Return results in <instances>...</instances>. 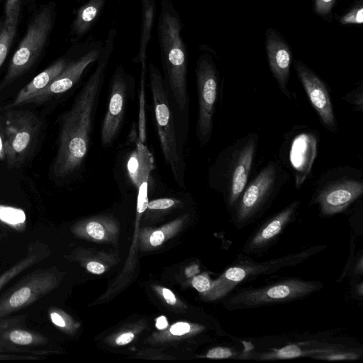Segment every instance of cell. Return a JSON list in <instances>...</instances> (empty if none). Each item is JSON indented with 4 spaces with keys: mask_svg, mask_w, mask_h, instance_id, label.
<instances>
[{
    "mask_svg": "<svg viewBox=\"0 0 363 363\" xmlns=\"http://www.w3.org/2000/svg\"><path fill=\"white\" fill-rule=\"evenodd\" d=\"M133 89L134 78L125 72L123 65H118L110 82L108 104L101 125V140L104 147L111 145L116 138Z\"/></svg>",
    "mask_w": 363,
    "mask_h": 363,
    "instance_id": "cell-15",
    "label": "cell"
},
{
    "mask_svg": "<svg viewBox=\"0 0 363 363\" xmlns=\"http://www.w3.org/2000/svg\"><path fill=\"white\" fill-rule=\"evenodd\" d=\"M6 158L5 155V143L4 140L2 139L0 134V160H3Z\"/></svg>",
    "mask_w": 363,
    "mask_h": 363,
    "instance_id": "cell-44",
    "label": "cell"
},
{
    "mask_svg": "<svg viewBox=\"0 0 363 363\" xmlns=\"http://www.w3.org/2000/svg\"><path fill=\"white\" fill-rule=\"evenodd\" d=\"M168 325L167 321L164 316L159 317L156 320V327L160 329H164Z\"/></svg>",
    "mask_w": 363,
    "mask_h": 363,
    "instance_id": "cell-42",
    "label": "cell"
},
{
    "mask_svg": "<svg viewBox=\"0 0 363 363\" xmlns=\"http://www.w3.org/2000/svg\"><path fill=\"white\" fill-rule=\"evenodd\" d=\"M298 77L323 127L331 133L337 131V121L330 93L325 82L303 62L294 65Z\"/></svg>",
    "mask_w": 363,
    "mask_h": 363,
    "instance_id": "cell-17",
    "label": "cell"
},
{
    "mask_svg": "<svg viewBox=\"0 0 363 363\" xmlns=\"http://www.w3.org/2000/svg\"><path fill=\"white\" fill-rule=\"evenodd\" d=\"M86 233L91 238L96 240H101L105 235L104 227L96 221H91L86 226Z\"/></svg>",
    "mask_w": 363,
    "mask_h": 363,
    "instance_id": "cell-32",
    "label": "cell"
},
{
    "mask_svg": "<svg viewBox=\"0 0 363 363\" xmlns=\"http://www.w3.org/2000/svg\"><path fill=\"white\" fill-rule=\"evenodd\" d=\"M162 295L167 303L174 305L176 303V298L174 294L168 289H162Z\"/></svg>",
    "mask_w": 363,
    "mask_h": 363,
    "instance_id": "cell-41",
    "label": "cell"
},
{
    "mask_svg": "<svg viewBox=\"0 0 363 363\" xmlns=\"http://www.w3.org/2000/svg\"><path fill=\"white\" fill-rule=\"evenodd\" d=\"M20 0H6L5 20L0 31V68L2 66L17 31Z\"/></svg>",
    "mask_w": 363,
    "mask_h": 363,
    "instance_id": "cell-25",
    "label": "cell"
},
{
    "mask_svg": "<svg viewBox=\"0 0 363 363\" xmlns=\"http://www.w3.org/2000/svg\"><path fill=\"white\" fill-rule=\"evenodd\" d=\"M164 240V235L162 231L157 230L152 233L150 238V242L152 246L161 245Z\"/></svg>",
    "mask_w": 363,
    "mask_h": 363,
    "instance_id": "cell-38",
    "label": "cell"
},
{
    "mask_svg": "<svg viewBox=\"0 0 363 363\" xmlns=\"http://www.w3.org/2000/svg\"><path fill=\"white\" fill-rule=\"evenodd\" d=\"M149 182L146 181L138 189V202H137V211L139 213H143L147 207L148 198H147V187Z\"/></svg>",
    "mask_w": 363,
    "mask_h": 363,
    "instance_id": "cell-29",
    "label": "cell"
},
{
    "mask_svg": "<svg viewBox=\"0 0 363 363\" xmlns=\"http://www.w3.org/2000/svg\"><path fill=\"white\" fill-rule=\"evenodd\" d=\"M42 357L25 354H11L0 353V360H35L40 359Z\"/></svg>",
    "mask_w": 363,
    "mask_h": 363,
    "instance_id": "cell-36",
    "label": "cell"
},
{
    "mask_svg": "<svg viewBox=\"0 0 363 363\" xmlns=\"http://www.w3.org/2000/svg\"><path fill=\"white\" fill-rule=\"evenodd\" d=\"M59 283L55 268H39L0 296V318L18 312L48 295Z\"/></svg>",
    "mask_w": 363,
    "mask_h": 363,
    "instance_id": "cell-11",
    "label": "cell"
},
{
    "mask_svg": "<svg viewBox=\"0 0 363 363\" xmlns=\"http://www.w3.org/2000/svg\"><path fill=\"white\" fill-rule=\"evenodd\" d=\"M69 61L61 58L36 75L18 93L13 103L6 108H11L26 102L46 88L67 67Z\"/></svg>",
    "mask_w": 363,
    "mask_h": 363,
    "instance_id": "cell-21",
    "label": "cell"
},
{
    "mask_svg": "<svg viewBox=\"0 0 363 363\" xmlns=\"http://www.w3.org/2000/svg\"><path fill=\"white\" fill-rule=\"evenodd\" d=\"M107 0H87L77 11L72 25V35L84 37L101 16Z\"/></svg>",
    "mask_w": 363,
    "mask_h": 363,
    "instance_id": "cell-24",
    "label": "cell"
},
{
    "mask_svg": "<svg viewBox=\"0 0 363 363\" xmlns=\"http://www.w3.org/2000/svg\"><path fill=\"white\" fill-rule=\"evenodd\" d=\"M103 43L91 39L84 45L82 52L75 60L69 62L65 69L43 90L27 103H43L52 97L69 90L80 79L84 71L99 57Z\"/></svg>",
    "mask_w": 363,
    "mask_h": 363,
    "instance_id": "cell-16",
    "label": "cell"
},
{
    "mask_svg": "<svg viewBox=\"0 0 363 363\" xmlns=\"http://www.w3.org/2000/svg\"><path fill=\"white\" fill-rule=\"evenodd\" d=\"M183 24L172 0H161L157 21L158 41L164 80L177 108L188 112L187 48L182 31Z\"/></svg>",
    "mask_w": 363,
    "mask_h": 363,
    "instance_id": "cell-2",
    "label": "cell"
},
{
    "mask_svg": "<svg viewBox=\"0 0 363 363\" xmlns=\"http://www.w3.org/2000/svg\"><path fill=\"white\" fill-rule=\"evenodd\" d=\"M193 286L199 292L208 291L211 286V284L208 278L203 275H198L192 280Z\"/></svg>",
    "mask_w": 363,
    "mask_h": 363,
    "instance_id": "cell-34",
    "label": "cell"
},
{
    "mask_svg": "<svg viewBox=\"0 0 363 363\" xmlns=\"http://www.w3.org/2000/svg\"><path fill=\"white\" fill-rule=\"evenodd\" d=\"M134 338V335L131 332L125 333L121 335L116 340V342L118 345H124L133 340Z\"/></svg>",
    "mask_w": 363,
    "mask_h": 363,
    "instance_id": "cell-40",
    "label": "cell"
},
{
    "mask_svg": "<svg viewBox=\"0 0 363 363\" xmlns=\"http://www.w3.org/2000/svg\"><path fill=\"white\" fill-rule=\"evenodd\" d=\"M257 133H249L223 149L208 172L209 187L219 192L231 210L247 184L256 157Z\"/></svg>",
    "mask_w": 363,
    "mask_h": 363,
    "instance_id": "cell-3",
    "label": "cell"
},
{
    "mask_svg": "<svg viewBox=\"0 0 363 363\" xmlns=\"http://www.w3.org/2000/svg\"><path fill=\"white\" fill-rule=\"evenodd\" d=\"M301 202L296 200L265 221L246 242L244 251L258 252L269 247L296 217Z\"/></svg>",
    "mask_w": 363,
    "mask_h": 363,
    "instance_id": "cell-18",
    "label": "cell"
},
{
    "mask_svg": "<svg viewBox=\"0 0 363 363\" xmlns=\"http://www.w3.org/2000/svg\"><path fill=\"white\" fill-rule=\"evenodd\" d=\"M290 178L281 163L271 160L247 184L231 209L238 228L258 218L270 206Z\"/></svg>",
    "mask_w": 363,
    "mask_h": 363,
    "instance_id": "cell-6",
    "label": "cell"
},
{
    "mask_svg": "<svg viewBox=\"0 0 363 363\" xmlns=\"http://www.w3.org/2000/svg\"><path fill=\"white\" fill-rule=\"evenodd\" d=\"M190 325L186 323H177L170 328V332L174 335H182L189 333Z\"/></svg>",
    "mask_w": 363,
    "mask_h": 363,
    "instance_id": "cell-37",
    "label": "cell"
},
{
    "mask_svg": "<svg viewBox=\"0 0 363 363\" xmlns=\"http://www.w3.org/2000/svg\"><path fill=\"white\" fill-rule=\"evenodd\" d=\"M198 95V115L196 134L203 146L210 141L213 132V117L218 94V74L216 67L207 54H202L195 69Z\"/></svg>",
    "mask_w": 363,
    "mask_h": 363,
    "instance_id": "cell-9",
    "label": "cell"
},
{
    "mask_svg": "<svg viewBox=\"0 0 363 363\" xmlns=\"http://www.w3.org/2000/svg\"><path fill=\"white\" fill-rule=\"evenodd\" d=\"M362 194V171L349 165L337 166L320 175L309 205H317L321 216H333L345 211Z\"/></svg>",
    "mask_w": 363,
    "mask_h": 363,
    "instance_id": "cell-5",
    "label": "cell"
},
{
    "mask_svg": "<svg viewBox=\"0 0 363 363\" xmlns=\"http://www.w3.org/2000/svg\"><path fill=\"white\" fill-rule=\"evenodd\" d=\"M319 141L318 131L306 125H294L284 135L279 159L293 174L297 190L311 173L318 156Z\"/></svg>",
    "mask_w": 363,
    "mask_h": 363,
    "instance_id": "cell-8",
    "label": "cell"
},
{
    "mask_svg": "<svg viewBox=\"0 0 363 363\" xmlns=\"http://www.w3.org/2000/svg\"><path fill=\"white\" fill-rule=\"evenodd\" d=\"M26 315L0 318V353L45 357L55 352L50 340L27 327Z\"/></svg>",
    "mask_w": 363,
    "mask_h": 363,
    "instance_id": "cell-12",
    "label": "cell"
},
{
    "mask_svg": "<svg viewBox=\"0 0 363 363\" xmlns=\"http://www.w3.org/2000/svg\"><path fill=\"white\" fill-rule=\"evenodd\" d=\"M86 269L89 272L96 274H102L105 271V267L103 264L94 261L87 264Z\"/></svg>",
    "mask_w": 363,
    "mask_h": 363,
    "instance_id": "cell-39",
    "label": "cell"
},
{
    "mask_svg": "<svg viewBox=\"0 0 363 363\" xmlns=\"http://www.w3.org/2000/svg\"><path fill=\"white\" fill-rule=\"evenodd\" d=\"M3 23H2L1 21H0V31H1V28H2Z\"/></svg>",
    "mask_w": 363,
    "mask_h": 363,
    "instance_id": "cell-45",
    "label": "cell"
},
{
    "mask_svg": "<svg viewBox=\"0 0 363 363\" xmlns=\"http://www.w3.org/2000/svg\"><path fill=\"white\" fill-rule=\"evenodd\" d=\"M340 22L342 24H362L363 22V8L356 7L343 16Z\"/></svg>",
    "mask_w": 363,
    "mask_h": 363,
    "instance_id": "cell-30",
    "label": "cell"
},
{
    "mask_svg": "<svg viewBox=\"0 0 363 363\" xmlns=\"http://www.w3.org/2000/svg\"><path fill=\"white\" fill-rule=\"evenodd\" d=\"M322 286L321 283L317 281L286 279L261 287L237 291L230 296L227 307L232 311L287 303L305 298Z\"/></svg>",
    "mask_w": 363,
    "mask_h": 363,
    "instance_id": "cell-7",
    "label": "cell"
},
{
    "mask_svg": "<svg viewBox=\"0 0 363 363\" xmlns=\"http://www.w3.org/2000/svg\"><path fill=\"white\" fill-rule=\"evenodd\" d=\"M52 23L51 6L44 8L35 16L13 55L0 89L13 82L34 64L45 46Z\"/></svg>",
    "mask_w": 363,
    "mask_h": 363,
    "instance_id": "cell-10",
    "label": "cell"
},
{
    "mask_svg": "<svg viewBox=\"0 0 363 363\" xmlns=\"http://www.w3.org/2000/svg\"><path fill=\"white\" fill-rule=\"evenodd\" d=\"M40 121L30 111H9L5 121V155L9 166L23 162L34 145Z\"/></svg>",
    "mask_w": 363,
    "mask_h": 363,
    "instance_id": "cell-13",
    "label": "cell"
},
{
    "mask_svg": "<svg viewBox=\"0 0 363 363\" xmlns=\"http://www.w3.org/2000/svg\"><path fill=\"white\" fill-rule=\"evenodd\" d=\"M199 272L197 266H191L187 267L185 271V274L187 277H191Z\"/></svg>",
    "mask_w": 363,
    "mask_h": 363,
    "instance_id": "cell-43",
    "label": "cell"
},
{
    "mask_svg": "<svg viewBox=\"0 0 363 363\" xmlns=\"http://www.w3.org/2000/svg\"><path fill=\"white\" fill-rule=\"evenodd\" d=\"M174 203L175 201L172 199H160L149 201L147 208L151 210H164L173 206Z\"/></svg>",
    "mask_w": 363,
    "mask_h": 363,
    "instance_id": "cell-33",
    "label": "cell"
},
{
    "mask_svg": "<svg viewBox=\"0 0 363 363\" xmlns=\"http://www.w3.org/2000/svg\"><path fill=\"white\" fill-rule=\"evenodd\" d=\"M335 3V0H315V11L320 15L329 13Z\"/></svg>",
    "mask_w": 363,
    "mask_h": 363,
    "instance_id": "cell-35",
    "label": "cell"
},
{
    "mask_svg": "<svg viewBox=\"0 0 363 363\" xmlns=\"http://www.w3.org/2000/svg\"><path fill=\"white\" fill-rule=\"evenodd\" d=\"M154 168V160L151 152L139 139L127 161L129 178L137 189L143 182L150 181V174Z\"/></svg>",
    "mask_w": 363,
    "mask_h": 363,
    "instance_id": "cell-22",
    "label": "cell"
},
{
    "mask_svg": "<svg viewBox=\"0 0 363 363\" xmlns=\"http://www.w3.org/2000/svg\"><path fill=\"white\" fill-rule=\"evenodd\" d=\"M266 50L269 67L281 92L288 99L291 93L288 89L291 53L287 44L274 31L267 32Z\"/></svg>",
    "mask_w": 363,
    "mask_h": 363,
    "instance_id": "cell-19",
    "label": "cell"
},
{
    "mask_svg": "<svg viewBox=\"0 0 363 363\" xmlns=\"http://www.w3.org/2000/svg\"><path fill=\"white\" fill-rule=\"evenodd\" d=\"M50 250L46 243L36 240L27 245L26 256L0 275V291L19 274L47 259Z\"/></svg>",
    "mask_w": 363,
    "mask_h": 363,
    "instance_id": "cell-23",
    "label": "cell"
},
{
    "mask_svg": "<svg viewBox=\"0 0 363 363\" xmlns=\"http://www.w3.org/2000/svg\"><path fill=\"white\" fill-rule=\"evenodd\" d=\"M342 345H331L326 343L305 342L289 345L278 350L262 354H255L252 357L261 360L287 359L297 357H313L318 354L330 353L337 350L345 349Z\"/></svg>",
    "mask_w": 363,
    "mask_h": 363,
    "instance_id": "cell-20",
    "label": "cell"
},
{
    "mask_svg": "<svg viewBox=\"0 0 363 363\" xmlns=\"http://www.w3.org/2000/svg\"><path fill=\"white\" fill-rule=\"evenodd\" d=\"M360 354L358 352L347 350L346 348L332 352L330 353L318 354L313 357V359H320V360H329V361H337V360H356L359 359Z\"/></svg>",
    "mask_w": 363,
    "mask_h": 363,
    "instance_id": "cell-27",
    "label": "cell"
},
{
    "mask_svg": "<svg viewBox=\"0 0 363 363\" xmlns=\"http://www.w3.org/2000/svg\"><path fill=\"white\" fill-rule=\"evenodd\" d=\"M141 24L139 47L137 55L133 59L135 63L146 61L147 49L151 40L153 25L156 16V0H140Z\"/></svg>",
    "mask_w": 363,
    "mask_h": 363,
    "instance_id": "cell-26",
    "label": "cell"
},
{
    "mask_svg": "<svg viewBox=\"0 0 363 363\" xmlns=\"http://www.w3.org/2000/svg\"><path fill=\"white\" fill-rule=\"evenodd\" d=\"M342 99L354 106L357 111H363V93L362 84L342 96Z\"/></svg>",
    "mask_w": 363,
    "mask_h": 363,
    "instance_id": "cell-28",
    "label": "cell"
},
{
    "mask_svg": "<svg viewBox=\"0 0 363 363\" xmlns=\"http://www.w3.org/2000/svg\"><path fill=\"white\" fill-rule=\"evenodd\" d=\"M323 248V246L313 247L295 254L260 263L240 262L230 267L217 281L215 289L216 296H225L238 284L252 277L274 273L282 267L294 266Z\"/></svg>",
    "mask_w": 363,
    "mask_h": 363,
    "instance_id": "cell-14",
    "label": "cell"
},
{
    "mask_svg": "<svg viewBox=\"0 0 363 363\" xmlns=\"http://www.w3.org/2000/svg\"><path fill=\"white\" fill-rule=\"evenodd\" d=\"M148 73L155 123L162 152L167 164L172 171L174 179L179 186L184 187L185 164L179 147L170 96L163 76L159 68L153 63L149 65Z\"/></svg>",
    "mask_w": 363,
    "mask_h": 363,
    "instance_id": "cell-4",
    "label": "cell"
},
{
    "mask_svg": "<svg viewBox=\"0 0 363 363\" xmlns=\"http://www.w3.org/2000/svg\"><path fill=\"white\" fill-rule=\"evenodd\" d=\"M116 35V30L111 28L96 60L94 71L76 97L70 109L62 117L57 153L52 168L56 177L65 178L75 173L84 161Z\"/></svg>",
    "mask_w": 363,
    "mask_h": 363,
    "instance_id": "cell-1",
    "label": "cell"
},
{
    "mask_svg": "<svg viewBox=\"0 0 363 363\" xmlns=\"http://www.w3.org/2000/svg\"><path fill=\"white\" fill-rule=\"evenodd\" d=\"M236 354L237 352L229 347H217L210 350L206 354V357L209 359H228L233 358Z\"/></svg>",
    "mask_w": 363,
    "mask_h": 363,
    "instance_id": "cell-31",
    "label": "cell"
}]
</instances>
